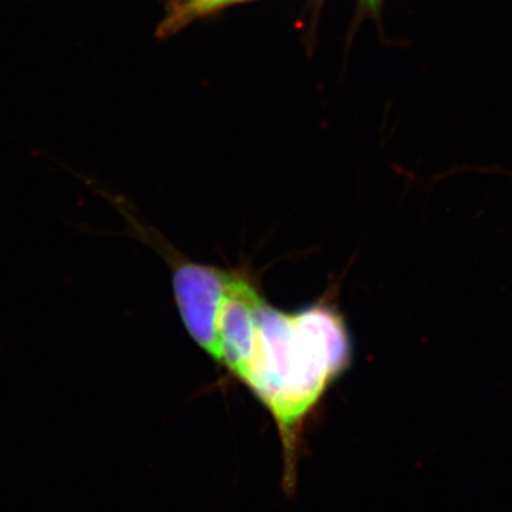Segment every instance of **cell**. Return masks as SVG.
<instances>
[{"label": "cell", "instance_id": "obj_1", "mask_svg": "<svg viewBox=\"0 0 512 512\" xmlns=\"http://www.w3.org/2000/svg\"><path fill=\"white\" fill-rule=\"evenodd\" d=\"M207 355L258 400L274 421L282 451V491L298 490L309 423L348 372L353 340L332 295L282 311L241 268H225Z\"/></svg>", "mask_w": 512, "mask_h": 512}, {"label": "cell", "instance_id": "obj_3", "mask_svg": "<svg viewBox=\"0 0 512 512\" xmlns=\"http://www.w3.org/2000/svg\"><path fill=\"white\" fill-rule=\"evenodd\" d=\"M360 3H362L363 6L367 10H370V12H377L380 8V3H382V0H360Z\"/></svg>", "mask_w": 512, "mask_h": 512}, {"label": "cell", "instance_id": "obj_2", "mask_svg": "<svg viewBox=\"0 0 512 512\" xmlns=\"http://www.w3.org/2000/svg\"><path fill=\"white\" fill-rule=\"evenodd\" d=\"M247 2V0H173L171 9L161 25V35H173L190 25L195 19L202 18L208 13L235 5V3Z\"/></svg>", "mask_w": 512, "mask_h": 512}]
</instances>
